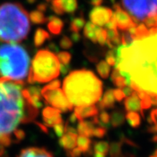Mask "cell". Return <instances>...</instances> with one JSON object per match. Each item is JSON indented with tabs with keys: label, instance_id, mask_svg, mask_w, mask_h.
Here are the masks:
<instances>
[{
	"label": "cell",
	"instance_id": "1",
	"mask_svg": "<svg viewBox=\"0 0 157 157\" xmlns=\"http://www.w3.org/2000/svg\"><path fill=\"white\" fill-rule=\"evenodd\" d=\"M116 53L115 68L125 78L127 86L157 95V35L119 46Z\"/></svg>",
	"mask_w": 157,
	"mask_h": 157
},
{
	"label": "cell",
	"instance_id": "2",
	"mask_svg": "<svg viewBox=\"0 0 157 157\" xmlns=\"http://www.w3.org/2000/svg\"><path fill=\"white\" fill-rule=\"evenodd\" d=\"M23 86V81L0 77V144L4 147L13 142L12 135L26 116Z\"/></svg>",
	"mask_w": 157,
	"mask_h": 157
},
{
	"label": "cell",
	"instance_id": "3",
	"mask_svg": "<svg viewBox=\"0 0 157 157\" xmlns=\"http://www.w3.org/2000/svg\"><path fill=\"white\" fill-rule=\"evenodd\" d=\"M63 91L73 106L94 105L100 100L103 83L91 71H73L64 78Z\"/></svg>",
	"mask_w": 157,
	"mask_h": 157
},
{
	"label": "cell",
	"instance_id": "4",
	"mask_svg": "<svg viewBox=\"0 0 157 157\" xmlns=\"http://www.w3.org/2000/svg\"><path fill=\"white\" fill-rule=\"evenodd\" d=\"M29 14L19 2L0 5V41L18 44L27 37L30 31Z\"/></svg>",
	"mask_w": 157,
	"mask_h": 157
},
{
	"label": "cell",
	"instance_id": "5",
	"mask_svg": "<svg viewBox=\"0 0 157 157\" xmlns=\"http://www.w3.org/2000/svg\"><path fill=\"white\" fill-rule=\"evenodd\" d=\"M30 57L22 46L17 44L0 45V77L23 81L29 72Z\"/></svg>",
	"mask_w": 157,
	"mask_h": 157
},
{
	"label": "cell",
	"instance_id": "6",
	"mask_svg": "<svg viewBox=\"0 0 157 157\" xmlns=\"http://www.w3.org/2000/svg\"><path fill=\"white\" fill-rule=\"evenodd\" d=\"M60 74V63L57 56L49 50H39L32 61L28 73L27 82L48 83L58 78Z\"/></svg>",
	"mask_w": 157,
	"mask_h": 157
},
{
	"label": "cell",
	"instance_id": "7",
	"mask_svg": "<svg viewBox=\"0 0 157 157\" xmlns=\"http://www.w3.org/2000/svg\"><path fill=\"white\" fill-rule=\"evenodd\" d=\"M124 8L135 23L157 15V0H121Z\"/></svg>",
	"mask_w": 157,
	"mask_h": 157
},
{
	"label": "cell",
	"instance_id": "8",
	"mask_svg": "<svg viewBox=\"0 0 157 157\" xmlns=\"http://www.w3.org/2000/svg\"><path fill=\"white\" fill-rule=\"evenodd\" d=\"M41 95L46 103L59 110L61 112H70L73 109V105L69 102L63 91L60 89V87L52 89L44 87L41 90Z\"/></svg>",
	"mask_w": 157,
	"mask_h": 157
},
{
	"label": "cell",
	"instance_id": "9",
	"mask_svg": "<svg viewBox=\"0 0 157 157\" xmlns=\"http://www.w3.org/2000/svg\"><path fill=\"white\" fill-rule=\"evenodd\" d=\"M113 11L112 9L103 6H94V8L90 11L89 18L93 24L99 27L105 26L112 19Z\"/></svg>",
	"mask_w": 157,
	"mask_h": 157
},
{
	"label": "cell",
	"instance_id": "10",
	"mask_svg": "<svg viewBox=\"0 0 157 157\" xmlns=\"http://www.w3.org/2000/svg\"><path fill=\"white\" fill-rule=\"evenodd\" d=\"M114 8L115 13L113 14V16L116 19L118 29L121 30L122 31H126L132 26L136 23H135L131 15L125 11L119 3H114Z\"/></svg>",
	"mask_w": 157,
	"mask_h": 157
},
{
	"label": "cell",
	"instance_id": "11",
	"mask_svg": "<svg viewBox=\"0 0 157 157\" xmlns=\"http://www.w3.org/2000/svg\"><path fill=\"white\" fill-rule=\"evenodd\" d=\"M23 96L35 108L39 109L43 107L41 98V89L39 86H30L26 89H23Z\"/></svg>",
	"mask_w": 157,
	"mask_h": 157
},
{
	"label": "cell",
	"instance_id": "12",
	"mask_svg": "<svg viewBox=\"0 0 157 157\" xmlns=\"http://www.w3.org/2000/svg\"><path fill=\"white\" fill-rule=\"evenodd\" d=\"M43 120L44 125L49 128H53L56 124L63 122L61 112L55 108L47 107L43 111Z\"/></svg>",
	"mask_w": 157,
	"mask_h": 157
},
{
	"label": "cell",
	"instance_id": "13",
	"mask_svg": "<svg viewBox=\"0 0 157 157\" xmlns=\"http://www.w3.org/2000/svg\"><path fill=\"white\" fill-rule=\"evenodd\" d=\"M98 112H99V109L95 105L75 107L74 110V114L78 121L84 120L87 118L95 117L98 115Z\"/></svg>",
	"mask_w": 157,
	"mask_h": 157
},
{
	"label": "cell",
	"instance_id": "14",
	"mask_svg": "<svg viewBox=\"0 0 157 157\" xmlns=\"http://www.w3.org/2000/svg\"><path fill=\"white\" fill-rule=\"evenodd\" d=\"M18 157H53V155L45 148L31 147L23 149Z\"/></svg>",
	"mask_w": 157,
	"mask_h": 157
},
{
	"label": "cell",
	"instance_id": "15",
	"mask_svg": "<svg viewBox=\"0 0 157 157\" xmlns=\"http://www.w3.org/2000/svg\"><path fill=\"white\" fill-rule=\"evenodd\" d=\"M124 107L125 109L128 112H140L142 115H144L142 108H141L140 99L138 97L136 91L132 93V95L128 96L124 101Z\"/></svg>",
	"mask_w": 157,
	"mask_h": 157
},
{
	"label": "cell",
	"instance_id": "16",
	"mask_svg": "<svg viewBox=\"0 0 157 157\" xmlns=\"http://www.w3.org/2000/svg\"><path fill=\"white\" fill-rule=\"evenodd\" d=\"M77 136H78V134L76 133L66 132L62 137H60L59 144L63 148L67 151L71 150L76 146Z\"/></svg>",
	"mask_w": 157,
	"mask_h": 157
},
{
	"label": "cell",
	"instance_id": "17",
	"mask_svg": "<svg viewBox=\"0 0 157 157\" xmlns=\"http://www.w3.org/2000/svg\"><path fill=\"white\" fill-rule=\"evenodd\" d=\"M48 27L50 32L55 35H59L62 32L63 28L64 23L62 19H60L59 17L52 15L48 18Z\"/></svg>",
	"mask_w": 157,
	"mask_h": 157
},
{
	"label": "cell",
	"instance_id": "18",
	"mask_svg": "<svg viewBox=\"0 0 157 157\" xmlns=\"http://www.w3.org/2000/svg\"><path fill=\"white\" fill-rule=\"evenodd\" d=\"M116 99L113 95V89H108L104 92L101 100L99 101V108L104 110L105 108H112L115 106Z\"/></svg>",
	"mask_w": 157,
	"mask_h": 157
},
{
	"label": "cell",
	"instance_id": "19",
	"mask_svg": "<svg viewBox=\"0 0 157 157\" xmlns=\"http://www.w3.org/2000/svg\"><path fill=\"white\" fill-rule=\"evenodd\" d=\"M95 124L92 121H84L81 120L78 124L77 127V132L79 135L84 136L87 137L92 136V132H93L94 128H95Z\"/></svg>",
	"mask_w": 157,
	"mask_h": 157
},
{
	"label": "cell",
	"instance_id": "20",
	"mask_svg": "<svg viewBox=\"0 0 157 157\" xmlns=\"http://www.w3.org/2000/svg\"><path fill=\"white\" fill-rule=\"evenodd\" d=\"M132 89L136 91V93L137 94L138 97L140 99L141 108H142L143 112L144 110H147L151 108V106L152 104H151V99L150 95L148 93H147L146 91H143V90H141L140 88H137V87H135V88Z\"/></svg>",
	"mask_w": 157,
	"mask_h": 157
},
{
	"label": "cell",
	"instance_id": "21",
	"mask_svg": "<svg viewBox=\"0 0 157 157\" xmlns=\"http://www.w3.org/2000/svg\"><path fill=\"white\" fill-rule=\"evenodd\" d=\"M76 145L77 147L83 153H88V154L91 153V141L89 137L78 135L77 136Z\"/></svg>",
	"mask_w": 157,
	"mask_h": 157
},
{
	"label": "cell",
	"instance_id": "22",
	"mask_svg": "<svg viewBox=\"0 0 157 157\" xmlns=\"http://www.w3.org/2000/svg\"><path fill=\"white\" fill-rule=\"evenodd\" d=\"M120 44V35L116 30H108L107 31V42L106 44L110 48L115 49Z\"/></svg>",
	"mask_w": 157,
	"mask_h": 157
},
{
	"label": "cell",
	"instance_id": "23",
	"mask_svg": "<svg viewBox=\"0 0 157 157\" xmlns=\"http://www.w3.org/2000/svg\"><path fill=\"white\" fill-rule=\"evenodd\" d=\"M51 39L49 33L42 28H38L35 32L34 36V45L36 48L41 47L47 40Z\"/></svg>",
	"mask_w": 157,
	"mask_h": 157
},
{
	"label": "cell",
	"instance_id": "24",
	"mask_svg": "<svg viewBox=\"0 0 157 157\" xmlns=\"http://www.w3.org/2000/svg\"><path fill=\"white\" fill-rule=\"evenodd\" d=\"M97 27L95 24L88 22L86 23L83 28V35L87 39L93 42L94 44H97V40H96V36H95V32H96Z\"/></svg>",
	"mask_w": 157,
	"mask_h": 157
},
{
	"label": "cell",
	"instance_id": "25",
	"mask_svg": "<svg viewBox=\"0 0 157 157\" xmlns=\"http://www.w3.org/2000/svg\"><path fill=\"white\" fill-rule=\"evenodd\" d=\"M124 119H125V116L124 115V112L120 110H117V111H114L112 115L110 116V122L112 127L117 128L124 124Z\"/></svg>",
	"mask_w": 157,
	"mask_h": 157
},
{
	"label": "cell",
	"instance_id": "26",
	"mask_svg": "<svg viewBox=\"0 0 157 157\" xmlns=\"http://www.w3.org/2000/svg\"><path fill=\"white\" fill-rule=\"evenodd\" d=\"M111 78H112V83L114 85H116V87H124L127 86L126 83V79L122 75L120 74V71L116 68H114L113 71L112 72V75H111Z\"/></svg>",
	"mask_w": 157,
	"mask_h": 157
},
{
	"label": "cell",
	"instance_id": "27",
	"mask_svg": "<svg viewBox=\"0 0 157 157\" xmlns=\"http://www.w3.org/2000/svg\"><path fill=\"white\" fill-rule=\"evenodd\" d=\"M85 19L83 16L75 17L73 18L70 23V31L71 32H77L78 33L81 29L84 27Z\"/></svg>",
	"mask_w": 157,
	"mask_h": 157
},
{
	"label": "cell",
	"instance_id": "28",
	"mask_svg": "<svg viewBox=\"0 0 157 157\" xmlns=\"http://www.w3.org/2000/svg\"><path fill=\"white\" fill-rule=\"evenodd\" d=\"M29 18L31 21L35 24H44L48 21V18L44 15V12L39 10H33L30 13Z\"/></svg>",
	"mask_w": 157,
	"mask_h": 157
},
{
	"label": "cell",
	"instance_id": "29",
	"mask_svg": "<svg viewBox=\"0 0 157 157\" xmlns=\"http://www.w3.org/2000/svg\"><path fill=\"white\" fill-rule=\"evenodd\" d=\"M125 119L131 127L138 128L140 125V116L136 112H128L125 116Z\"/></svg>",
	"mask_w": 157,
	"mask_h": 157
},
{
	"label": "cell",
	"instance_id": "30",
	"mask_svg": "<svg viewBox=\"0 0 157 157\" xmlns=\"http://www.w3.org/2000/svg\"><path fill=\"white\" fill-rule=\"evenodd\" d=\"M96 70L99 75L103 78H108L110 75L111 71V66L106 61H100L96 65Z\"/></svg>",
	"mask_w": 157,
	"mask_h": 157
},
{
	"label": "cell",
	"instance_id": "31",
	"mask_svg": "<svg viewBox=\"0 0 157 157\" xmlns=\"http://www.w3.org/2000/svg\"><path fill=\"white\" fill-rule=\"evenodd\" d=\"M62 3L64 12L68 14H73L78 9V2L77 0H60Z\"/></svg>",
	"mask_w": 157,
	"mask_h": 157
},
{
	"label": "cell",
	"instance_id": "32",
	"mask_svg": "<svg viewBox=\"0 0 157 157\" xmlns=\"http://www.w3.org/2000/svg\"><path fill=\"white\" fill-rule=\"evenodd\" d=\"M109 153L111 157H123L122 142H113L110 144Z\"/></svg>",
	"mask_w": 157,
	"mask_h": 157
},
{
	"label": "cell",
	"instance_id": "33",
	"mask_svg": "<svg viewBox=\"0 0 157 157\" xmlns=\"http://www.w3.org/2000/svg\"><path fill=\"white\" fill-rule=\"evenodd\" d=\"M109 147L110 145L105 141H99V142H95L94 144V152H99L107 155L109 152Z\"/></svg>",
	"mask_w": 157,
	"mask_h": 157
},
{
	"label": "cell",
	"instance_id": "34",
	"mask_svg": "<svg viewBox=\"0 0 157 157\" xmlns=\"http://www.w3.org/2000/svg\"><path fill=\"white\" fill-rule=\"evenodd\" d=\"M96 40L97 43L101 46H104L107 42V30L105 28L97 27L96 32H95Z\"/></svg>",
	"mask_w": 157,
	"mask_h": 157
},
{
	"label": "cell",
	"instance_id": "35",
	"mask_svg": "<svg viewBox=\"0 0 157 157\" xmlns=\"http://www.w3.org/2000/svg\"><path fill=\"white\" fill-rule=\"evenodd\" d=\"M52 10L56 13V15H63L64 10L63 8L62 3H61V1L60 0H52Z\"/></svg>",
	"mask_w": 157,
	"mask_h": 157
},
{
	"label": "cell",
	"instance_id": "36",
	"mask_svg": "<svg viewBox=\"0 0 157 157\" xmlns=\"http://www.w3.org/2000/svg\"><path fill=\"white\" fill-rule=\"evenodd\" d=\"M58 59L60 63L67 64L70 63L71 59V55L67 52H60L58 53Z\"/></svg>",
	"mask_w": 157,
	"mask_h": 157
},
{
	"label": "cell",
	"instance_id": "37",
	"mask_svg": "<svg viewBox=\"0 0 157 157\" xmlns=\"http://www.w3.org/2000/svg\"><path fill=\"white\" fill-rule=\"evenodd\" d=\"M106 62L108 63V64H109L110 66L115 67L116 62V48L111 50L107 53V55H106Z\"/></svg>",
	"mask_w": 157,
	"mask_h": 157
},
{
	"label": "cell",
	"instance_id": "38",
	"mask_svg": "<svg viewBox=\"0 0 157 157\" xmlns=\"http://www.w3.org/2000/svg\"><path fill=\"white\" fill-rule=\"evenodd\" d=\"M72 44L73 42L71 41V39L66 35L63 36L62 39H60L59 41L60 48H63V49H70L72 47Z\"/></svg>",
	"mask_w": 157,
	"mask_h": 157
},
{
	"label": "cell",
	"instance_id": "39",
	"mask_svg": "<svg viewBox=\"0 0 157 157\" xmlns=\"http://www.w3.org/2000/svg\"><path fill=\"white\" fill-rule=\"evenodd\" d=\"M106 133H107V128L99 126L94 128L92 136L97 137V138H103V137H104Z\"/></svg>",
	"mask_w": 157,
	"mask_h": 157
},
{
	"label": "cell",
	"instance_id": "40",
	"mask_svg": "<svg viewBox=\"0 0 157 157\" xmlns=\"http://www.w3.org/2000/svg\"><path fill=\"white\" fill-rule=\"evenodd\" d=\"M54 132L56 135L58 137H62L65 133V124L63 123H60V124H56L54 127Z\"/></svg>",
	"mask_w": 157,
	"mask_h": 157
},
{
	"label": "cell",
	"instance_id": "41",
	"mask_svg": "<svg viewBox=\"0 0 157 157\" xmlns=\"http://www.w3.org/2000/svg\"><path fill=\"white\" fill-rule=\"evenodd\" d=\"M113 95L115 99L117 100L118 102H121L124 98L126 97L125 95H124L123 90H121L120 88H117L113 90Z\"/></svg>",
	"mask_w": 157,
	"mask_h": 157
},
{
	"label": "cell",
	"instance_id": "42",
	"mask_svg": "<svg viewBox=\"0 0 157 157\" xmlns=\"http://www.w3.org/2000/svg\"><path fill=\"white\" fill-rule=\"evenodd\" d=\"M82 151L78 148V147H75V148L67 151V155L68 157H80L82 155Z\"/></svg>",
	"mask_w": 157,
	"mask_h": 157
},
{
	"label": "cell",
	"instance_id": "43",
	"mask_svg": "<svg viewBox=\"0 0 157 157\" xmlns=\"http://www.w3.org/2000/svg\"><path fill=\"white\" fill-rule=\"evenodd\" d=\"M13 135H14V137H15V140H15L16 142L21 141L23 139H24L25 137V132L23 130H21V129H16Z\"/></svg>",
	"mask_w": 157,
	"mask_h": 157
},
{
	"label": "cell",
	"instance_id": "44",
	"mask_svg": "<svg viewBox=\"0 0 157 157\" xmlns=\"http://www.w3.org/2000/svg\"><path fill=\"white\" fill-rule=\"evenodd\" d=\"M105 27L108 30H116L117 29V25H116V19H115V18H114L113 15H112V19H110L109 22H108V23L105 25Z\"/></svg>",
	"mask_w": 157,
	"mask_h": 157
},
{
	"label": "cell",
	"instance_id": "45",
	"mask_svg": "<svg viewBox=\"0 0 157 157\" xmlns=\"http://www.w3.org/2000/svg\"><path fill=\"white\" fill-rule=\"evenodd\" d=\"M60 85H61V82H60L59 79H55L53 80L51 83H49L48 85H46L45 87H48V88H59L60 87Z\"/></svg>",
	"mask_w": 157,
	"mask_h": 157
},
{
	"label": "cell",
	"instance_id": "46",
	"mask_svg": "<svg viewBox=\"0 0 157 157\" xmlns=\"http://www.w3.org/2000/svg\"><path fill=\"white\" fill-rule=\"evenodd\" d=\"M123 91H124L125 96L128 97V96L132 95V93L134 92V90L130 86H125V87H123Z\"/></svg>",
	"mask_w": 157,
	"mask_h": 157
},
{
	"label": "cell",
	"instance_id": "47",
	"mask_svg": "<svg viewBox=\"0 0 157 157\" xmlns=\"http://www.w3.org/2000/svg\"><path fill=\"white\" fill-rule=\"evenodd\" d=\"M69 71H70L69 64L66 65V64L60 63V72L62 73L63 75H66L67 73L69 72Z\"/></svg>",
	"mask_w": 157,
	"mask_h": 157
},
{
	"label": "cell",
	"instance_id": "48",
	"mask_svg": "<svg viewBox=\"0 0 157 157\" xmlns=\"http://www.w3.org/2000/svg\"><path fill=\"white\" fill-rule=\"evenodd\" d=\"M71 39L72 42L77 43L80 40V35L77 32H72V34L71 35Z\"/></svg>",
	"mask_w": 157,
	"mask_h": 157
},
{
	"label": "cell",
	"instance_id": "49",
	"mask_svg": "<svg viewBox=\"0 0 157 157\" xmlns=\"http://www.w3.org/2000/svg\"><path fill=\"white\" fill-rule=\"evenodd\" d=\"M47 9H48V5L46 4L45 2H41L37 6V10L41 12H45Z\"/></svg>",
	"mask_w": 157,
	"mask_h": 157
},
{
	"label": "cell",
	"instance_id": "50",
	"mask_svg": "<svg viewBox=\"0 0 157 157\" xmlns=\"http://www.w3.org/2000/svg\"><path fill=\"white\" fill-rule=\"evenodd\" d=\"M48 48H49V49L52 51V52H53V53H54V52H57V53H59V48L54 44V43L50 44L49 45H48Z\"/></svg>",
	"mask_w": 157,
	"mask_h": 157
},
{
	"label": "cell",
	"instance_id": "51",
	"mask_svg": "<svg viewBox=\"0 0 157 157\" xmlns=\"http://www.w3.org/2000/svg\"><path fill=\"white\" fill-rule=\"evenodd\" d=\"M103 0H90L91 4L94 6H99L103 3Z\"/></svg>",
	"mask_w": 157,
	"mask_h": 157
},
{
	"label": "cell",
	"instance_id": "52",
	"mask_svg": "<svg viewBox=\"0 0 157 157\" xmlns=\"http://www.w3.org/2000/svg\"><path fill=\"white\" fill-rule=\"evenodd\" d=\"M35 124H37L38 126H39V128H40V129H41V130L43 131V132H45V133H48V128H46L45 125H44V124H40V123H38V122H35Z\"/></svg>",
	"mask_w": 157,
	"mask_h": 157
},
{
	"label": "cell",
	"instance_id": "53",
	"mask_svg": "<svg viewBox=\"0 0 157 157\" xmlns=\"http://www.w3.org/2000/svg\"><path fill=\"white\" fill-rule=\"evenodd\" d=\"M0 157H7L5 153L4 146L0 144Z\"/></svg>",
	"mask_w": 157,
	"mask_h": 157
},
{
	"label": "cell",
	"instance_id": "54",
	"mask_svg": "<svg viewBox=\"0 0 157 157\" xmlns=\"http://www.w3.org/2000/svg\"><path fill=\"white\" fill-rule=\"evenodd\" d=\"M77 121H78V120H77V118H76V116H75V114H72V115L70 116L69 122H70L71 124H75Z\"/></svg>",
	"mask_w": 157,
	"mask_h": 157
},
{
	"label": "cell",
	"instance_id": "55",
	"mask_svg": "<svg viewBox=\"0 0 157 157\" xmlns=\"http://www.w3.org/2000/svg\"><path fill=\"white\" fill-rule=\"evenodd\" d=\"M151 117L155 118V119L157 120V109L153 110L152 112H151Z\"/></svg>",
	"mask_w": 157,
	"mask_h": 157
},
{
	"label": "cell",
	"instance_id": "56",
	"mask_svg": "<svg viewBox=\"0 0 157 157\" xmlns=\"http://www.w3.org/2000/svg\"><path fill=\"white\" fill-rule=\"evenodd\" d=\"M94 157H106V155H104V154H102V153L95 152L94 153Z\"/></svg>",
	"mask_w": 157,
	"mask_h": 157
},
{
	"label": "cell",
	"instance_id": "57",
	"mask_svg": "<svg viewBox=\"0 0 157 157\" xmlns=\"http://www.w3.org/2000/svg\"><path fill=\"white\" fill-rule=\"evenodd\" d=\"M27 2H29V3H31V4H32V3H35L37 0H27Z\"/></svg>",
	"mask_w": 157,
	"mask_h": 157
},
{
	"label": "cell",
	"instance_id": "58",
	"mask_svg": "<svg viewBox=\"0 0 157 157\" xmlns=\"http://www.w3.org/2000/svg\"><path fill=\"white\" fill-rule=\"evenodd\" d=\"M150 157H157V150H155V152H154V154H153V155H151Z\"/></svg>",
	"mask_w": 157,
	"mask_h": 157
},
{
	"label": "cell",
	"instance_id": "59",
	"mask_svg": "<svg viewBox=\"0 0 157 157\" xmlns=\"http://www.w3.org/2000/svg\"><path fill=\"white\" fill-rule=\"evenodd\" d=\"M46 1H47V2H51L52 0H46Z\"/></svg>",
	"mask_w": 157,
	"mask_h": 157
},
{
	"label": "cell",
	"instance_id": "60",
	"mask_svg": "<svg viewBox=\"0 0 157 157\" xmlns=\"http://www.w3.org/2000/svg\"><path fill=\"white\" fill-rule=\"evenodd\" d=\"M155 19H156V23H157V15H155Z\"/></svg>",
	"mask_w": 157,
	"mask_h": 157
}]
</instances>
